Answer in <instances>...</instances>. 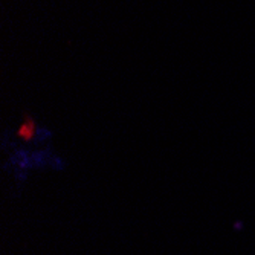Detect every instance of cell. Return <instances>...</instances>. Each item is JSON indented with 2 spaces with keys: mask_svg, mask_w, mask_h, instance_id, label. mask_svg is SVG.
Returning <instances> with one entry per match:
<instances>
[{
  "mask_svg": "<svg viewBox=\"0 0 255 255\" xmlns=\"http://www.w3.org/2000/svg\"><path fill=\"white\" fill-rule=\"evenodd\" d=\"M35 131H37V123L35 120L31 117V115H25V120L23 123L18 126L17 128V137L21 139L23 142H31L34 136H35Z\"/></svg>",
  "mask_w": 255,
  "mask_h": 255,
  "instance_id": "cell-1",
  "label": "cell"
}]
</instances>
